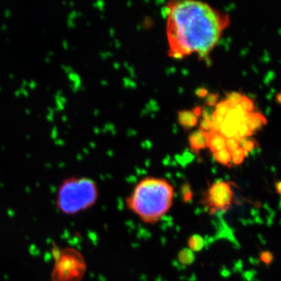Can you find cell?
Returning a JSON list of instances; mask_svg holds the SVG:
<instances>
[{
    "label": "cell",
    "mask_w": 281,
    "mask_h": 281,
    "mask_svg": "<svg viewBox=\"0 0 281 281\" xmlns=\"http://www.w3.org/2000/svg\"><path fill=\"white\" fill-rule=\"evenodd\" d=\"M226 137L220 131L210 130L207 132V148L212 153L226 148Z\"/></svg>",
    "instance_id": "cell-7"
},
{
    "label": "cell",
    "mask_w": 281,
    "mask_h": 281,
    "mask_svg": "<svg viewBox=\"0 0 281 281\" xmlns=\"http://www.w3.org/2000/svg\"><path fill=\"white\" fill-rule=\"evenodd\" d=\"M213 156L216 161L223 166H229L231 164V153L226 148L213 152Z\"/></svg>",
    "instance_id": "cell-11"
},
{
    "label": "cell",
    "mask_w": 281,
    "mask_h": 281,
    "mask_svg": "<svg viewBox=\"0 0 281 281\" xmlns=\"http://www.w3.org/2000/svg\"><path fill=\"white\" fill-rule=\"evenodd\" d=\"M235 192L231 182L218 180L210 185L203 195L202 204L212 215L225 212L234 205Z\"/></svg>",
    "instance_id": "cell-5"
},
{
    "label": "cell",
    "mask_w": 281,
    "mask_h": 281,
    "mask_svg": "<svg viewBox=\"0 0 281 281\" xmlns=\"http://www.w3.org/2000/svg\"><path fill=\"white\" fill-rule=\"evenodd\" d=\"M261 259L263 261V263L268 264V263H271V261L273 259V256H272V255H270L269 252H266H266H263V254H262V255H261Z\"/></svg>",
    "instance_id": "cell-20"
},
{
    "label": "cell",
    "mask_w": 281,
    "mask_h": 281,
    "mask_svg": "<svg viewBox=\"0 0 281 281\" xmlns=\"http://www.w3.org/2000/svg\"><path fill=\"white\" fill-rule=\"evenodd\" d=\"M99 196L96 182L88 176L65 178L56 192V205L65 215H75L95 205Z\"/></svg>",
    "instance_id": "cell-3"
},
{
    "label": "cell",
    "mask_w": 281,
    "mask_h": 281,
    "mask_svg": "<svg viewBox=\"0 0 281 281\" xmlns=\"http://www.w3.org/2000/svg\"><path fill=\"white\" fill-rule=\"evenodd\" d=\"M198 91H199V93H198V95H199L200 97H205L208 95V94H207L208 92H207L206 90L203 89V88H201V89H199Z\"/></svg>",
    "instance_id": "cell-21"
},
{
    "label": "cell",
    "mask_w": 281,
    "mask_h": 281,
    "mask_svg": "<svg viewBox=\"0 0 281 281\" xmlns=\"http://www.w3.org/2000/svg\"><path fill=\"white\" fill-rule=\"evenodd\" d=\"M163 13L168 55L176 59L208 57L230 24L228 14L203 0H168Z\"/></svg>",
    "instance_id": "cell-1"
},
{
    "label": "cell",
    "mask_w": 281,
    "mask_h": 281,
    "mask_svg": "<svg viewBox=\"0 0 281 281\" xmlns=\"http://www.w3.org/2000/svg\"><path fill=\"white\" fill-rule=\"evenodd\" d=\"M231 153V164L240 165L244 161L247 153L243 150L240 147L234 149V151L230 152Z\"/></svg>",
    "instance_id": "cell-12"
},
{
    "label": "cell",
    "mask_w": 281,
    "mask_h": 281,
    "mask_svg": "<svg viewBox=\"0 0 281 281\" xmlns=\"http://www.w3.org/2000/svg\"><path fill=\"white\" fill-rule=\"evenodd\" d=\"M230 105L227 104V102H226L225 100L224 101H220V102H217L216 105H215V110L214 112L216 113L219 114V115L222 116V117H225L227 116V114L228 113V112L230 109Z\"/></svg>",
    "instance_id": "cell-16"
},
{
    "label": "cell",
    "mask_w": 281,
    "mask_h": 281,
    "mask_svg": "<svg viewBox=\"0 0 281 281\" xmlns=\"http://www.w3.org/2000/svg\"><path fill=\"white\" fill-rule=\"evenodd\" d=\"M86 263L81 253L73 248L60 251L52 272L53 281H81L86 271Z\"/></svg>",
    "instance_id": "cell-4"
},
{
    "label": "cell",
    "mask_w": 281,
    "mask_h": 281,
    "mask_svg": "<svg viewBox=\"0 0 281 281\" xmlns=\"http://www.w3.org/2000/svg\"><path fill=\"white\" fill-rule=\"evenodd\" d=\"M276 188H277V192H278V193H280V183H279V182H278L277 183V187H276Z\"/></svg>",
    "instance_id": "cell-22"
},
{
    "label": "cell",
    "mask_w": 281,
    "mask_h": 281,
    "mask_svg": "<svg viewBox=\"0 0 281 281\" xmlns=\"http://www.w3.org/2000/svg\"><path fill=\"white\" fill-rule=\"evenodd\" d=\"M218 102V95L216 94H208L206 98V104L209 106H215Z\"/></svg>",
    "instance_id": "cell-19"
},
{
    "label": "cell",
    "mask_w": 281,
    "mask_h": 281,
    "mask_svg": "<svg viewBox=\"0 0 281 281\" xmlns=\"http://www.w3.org/2000/svg\"><path fill=\"white\" fill-rule=\"evenodd\" d=\"M188 143L191 150L198 154L207 148V132L200 129L195 130L189 135Z\"/></svg>",
    "instance_id": "cell-6"
},
{
    "label": "cell",
    "mask_w": 281,
    "mask_h": 281,
    "mask_svg": "<svg viewBox=\"0 0 281 281\" xmlns=\"http://www.w3.org/2000/svg\"><path fill=\"white\" fill-rule=\"evenodd\" d=\"M244 95H243V94L237 92H230V93H229L227 95L225 101L230 105V108H235V107H237L240 104V101L242 100Z\"/></svg>",
    "instance_id": "cell-13"
},
{
    "label": "cell",
    "mask_w": 281,
    "mask_h": 281,
    "mask_svg": "<svg viewBox=\"0 0 281 281\" xmlns=\"http://www.w3.org/2000/svg\"><path fill=\"white\" fill-rule=\"evenodd\" d=\"M204 245L203 240L199 236H193L188 240V246H189V250L192 251H198L202 249Z\"/></svg>",
    "instance_id": "cell-15"
},
{
    "label": "cell",
    "mask_w": 281,
    "mask_h": 281,
    "mask_svg": "<svg viewBox=\"0 0 281 281\" xmlns=\"http://www.w3.org/2000/svg\"><path fill=\"white\" fill-rule=\"evenodd\" d=\"M238 126L239 124L225 119L224 122H223L222 124H221V125L220 126L219 131H220L226 138L235 137V136L237 135Z\"/></svg>",
    "instance_id": "cell-10"
},
{
    "label": "cell",
    "mask_w": 281,
    "mask_h": 281,
    "mask_svg": "<svg viewBox=\"0 0 281 281\" xmlns=\"http://www.w3.org/2000/svg\"><path fill=\"white\" fill-rule=\"evenodd\" d=\"M237 107L243 110L245 113H250L254 111L255 104L254 102L249 97L244 95L242 100L240 101V104L237 105Z\"/></svg>",
    "instance_id": "cell-14"
},
{
    "label": "cell",
    "mask_w": 281,
    "mask_h": 281,
    "mask_svg": "<svg viewBox=\"0 0 281 281\" xmlns=\"http://www.w3.org/2000/svg\"><path fill=\"white\" fill-rule=\"evenodd\" d=\"M199 116L195 110H182L178 113L177 120L180 125L186 130L193 128L198 124Z\"/></svg>",
    "instance_id": "cell-8"
},
{
    "label": "cell",
    "mask_w": 281,
    "mask_h": 281,
    "mask_svg": "<svg viewBox=\"0 0 281 281\" xmlns=\"http://www.w3.org/2000/svg\"><path fill=\"white\" fill-rule=\"evenodd\" d=\"M240 147V140L235 137H229L226 139V148L230 152L234 151V149Z\"/></svg>",
    "instance_id": "cell-18"
},
{
    "label": "cell",
    "mask_w": 281,
    "mask_h": 281,
    "mask_svg": "<svg viewBox=\"0 0 281 281\" xmlns=\"http://www.w3.org/2000/svg\"><path fill=\"white\" fill-rule=\"evenodd\" d=\"M174 198L173 185L164 178L148 176L127 198V208L145 224H154L168 213Z\"/></svg>",
    "instance_id": "cell-2"
},
{
    "label": "cell",
    "mask_w": 281,
    "mask_h": 281,
    "mask_svg": "<svg viewBox=\"0 0 281 281\" xmlns=\"http://www.w3.org/2000/svg\"><path fill=\"white\" fill-rule=\"evenodd\" d=\"M240 147L246 153L248 154L250 152H251L253 149L255 148V141L251 139L245 138L243 139L240 141Z\"/></svg>",
    "instance_id": "cell-17"
},
{
    "label": "cell",
    "mask_w": 281,
    "mask_h": 281,
    "mask_svg": "<svg viewBox=\"0 0 281 281\" xmlns=\"http://www.w3.org/2000/svg\"><path fill=\"white\" fill-rule=\"evenodd\" d=\"M243 123H245L251 130V132L254 134L255 131L259 130L267 124V120L262 113L253 111L245 116Z\"/></svg>",
    "instance_id": "cell-9"
}]
</instances>
